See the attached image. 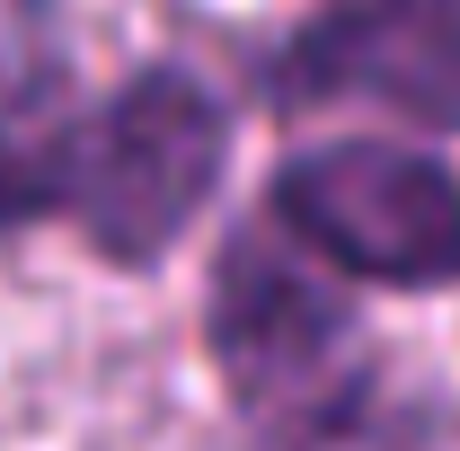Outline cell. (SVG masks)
I'll return each instance as SVG.
<instances>
[{
    "label": "cell",
    "mask_w": 460,
    "mask_h": 451,
    "mask_svg": "<svg viewBox=\"0 0 460 451\" xmlns=\"http://www.w3.org/2000/svg\"><path fill=\"white\" fill-rule=\"evenodd\" d=\"M230 177V98L195 62H133L0 160V239L71 230L115 275L160 266Z\"/></svg>",
    "instance_id": "cell-1"
},
{
    "label": "cell",
    "mask_w": 460,
    "mask_h": 451,
    "mask_svg": "<svg viewBox=\"0 0 460 451\" xmlns=\"http://www.w3.org/2000/svg\"><path fill=\"white\" fill-rule=\"evenodd\" d=\"M204 354L266 451H337L381 407V354L354 301L266 213L230 230L204 275Z\"/></svg>",
    "instance_id": "cell-2"
},
{
    "label": "cell",
    "mask_w": 460,
    "mask_h": 451,
    "mask_svg": "<svg viewBox=\"0 0 460 451\" xmlns=\"http://www.w3.org/2000/svg\"><path fill=\"white\" fill-rule=\"evenodd\" d=\"M266 222L328 275L372 292L460 283V169L390 133H328L284 151L266 177Z\"/></svg>",
    "instance_id": "cell-3"
},
{
    "label": "cell",
    "mask_w": 460,
    "mask_h": 451,
    "mask_svg": "<svg viewBox=\"0 0 460 451\" xmlns=\"http://www.w3.org/2000/svg\"><path fill=\"white\" fill-rule=\"evenodd\" d=\"M266 98L301 115L363 107L407 133H460V0H319L275 45Z\"/></svg>",
    "instance_id": "cell-4"
},
{
    "label": "cell",
    "mask_w": 460,
    "mask_h": 451,
    "mask_svg": "<svg viewBox=\"0 0 460 451\" xmlns=\"http://www.w3.org/2000/svg\"><path fill=\"white\" fill-rule=\"evenodd\" d=\"M80 89V27L71 0H0V160H18Z\"/></svg>",
    "instance_id": "cell-5"
}]
</instances>
